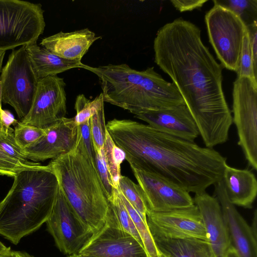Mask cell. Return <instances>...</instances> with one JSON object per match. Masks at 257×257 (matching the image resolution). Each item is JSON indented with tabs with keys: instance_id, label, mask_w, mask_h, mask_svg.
Returning <instances> with one entry per match:
<instances>
[{
	"instance_id": "cell-42",
	"label": "cell",
	"mask_w": 257,
	"mask_h": 257,
	"mask_svg": "<svg viewBox=\"0 0 257 257\" xmlns=\"http://www.w3.org/2000/svg\"><path fill=\"white\" fill-rule=\"evenodd\" d=\"M10 248V247H7L0 241V255Z\"/></svg>"
},
{
	"instance_id": "cell-44",
	"label": "cell",
	"mask_w": 257,
	"mask_h": 257,
	"mask_svg": "<svg viewBox=\"0 0 257 257\" xmlns=\"http://www.w3.org/2000/svg\"><path fill=\"white\" fill-rule=\"evenodd\" d=\"M6 54V51H0V73L1 72V70L2 69V64L4 60V58L5 57V55Z\"/></svg>"
},
{
	"instance_id": "cell-28",
	"label": "cell",
	"mask_w": 257,
	"mask_h": 257,
	"mask_svg": "<svg viewBox=\"0 0 257 257\" xmlns=\"http://www.w3.org/2000/svg\"><path fill=\"white\" fill-rule=\"evenodd\" d=\"M109 200L116 219L121 228L132 235L143 245L133 220L119 197L117 189H114L113 194Z\"/></svg>"
},
{
	"instance_id": "cell-27",
	"label": "cell",
	"mask_w": 257,
	"mask_h": 257,
	"mask_svg": "<svg viewBox=\"0 0 257 257\" xmlns=\"http://www.w3.org/2000/svg\"><path fill=\"white\" fill-rule=\"evenodd\" d=\"M103 107L104 101L101 92L93 100L87 98L83 94L78 95L74 104L76 113L74 118L76 123L78 126L83 123Z\"/></svg>"
},
{
	"instance_id": "cell-19",
	"label": "cell",
	"mask_w": 257,
	"mask_h": 257,
	"mask_svg": "<svg viewBox=\"0 0 257 257\" xmlns=\"http://www.w3.org/2000/svg\"><path fill=\"white\" fill-rule=\"evenodd\" d=\"M100 38L85 28L71 32H60L43 39L40 45L61 58L81 61L92 44Z\"/></svg>"
},
{
	"instance_id": "cell-41",
	"label": "cell",
	"mask_w": 257,
	"mask_h": 257,
	"mask_svg": "<svg viewBox=\"0 0 257 257\" xmlns=\"http://www.w3.org/2000/svg\"><path fill=\"white\" fill-rule=\"evenodd\" d=\"M224 257H239L236 250L230 246L226 252Z\"/></svg>"
},
{
	"instance_id": "cell-23",
	"label": "cell",
	"mask_w": 257,
	"mask_h": 257,
	"mask_svg": "<svg viewBox=\"0 0 257 257\" xmlns=\"http://www.w3.org/2000/svg\"><path fill=\"white\" fill-rule=\"evenodd\" d=\"M117 190L119 197L133 220L148 256L162 257V254L156 246L149 228L146 217L143 216L132 205L122 194L118 189Z\"/></svg>"
},
{
	"instance_id": "cell-45",
	"label": "cell",
	"mask_w": 257,
	"mask_h": 257,
	"mask_svg": "<svg viewBox=\"0 0 257 257\" xmlns=\"http://www.w3.org/2000/svg\"><path fill=\"white\" fill-rule=\"evenodd\" d=\"M68 257H84L78 253L70 255Z\"/></svg>"
},
{
	"instance_id": "cell-38",
	"label": "cell",
	"mask_w": 257,
	"mask_h": 257,
	"mask_svg": "<svg viewBox=\"0 0 257 257\" xmlns=\"http://www.w3.org/2000/svg\"><path fill=\"white\" fill-rule=\"evenodd\" d=\"M2 120L6 127H10L11 125L15 126L18 122L10 111L3 109L2 112Z\"/></svg>"
},
{
	"instance_id": "cell-2",
	"label": "cell",
	"mask_w": 257,
	"mask_h": 257,
	"mask_svg": "<svg viewBox=\"0 0 257 257\" xmlns=\"http://www.w3.org/2000/svg\"><path fill=\"white\" fill-rule=\"evenodd\" d=\"M106 126L130 167L153 173L195 193L205 191L222 179L226 159L213 148L131 119L114 118Z\"/></svg>"
},
{
	"instance_id": "cell-4",
	"label": "cell",
	"mask_w": 257,
	"mask_h": 257,
	"mask_svg": "<svg viewBox=\"0 0 257 257\" xmlns=\"http://www.w3.org/2000/svg\"><path fill=\"white\" fill-rule=\"evenodd\" d=\"M99 79L104 102L135 114L169 108L184 102L176 86L165 80L154 67L143 71L126 64L81 68Z\"/></svg>"
},
{
	"instance_id": "cell-39",
	"label": "cell",
	"mask_w": 257,
	"mask_h": 257,
	"mask_svg": "<svg viewBox=\"0 0 257 257\" xmlns=\"http://www.w3.org/2000/svg\"><path fill=\"white\" fill-rule=\"evenodd\" d=\"M0 257H34L29 253L20 251L12 250L10 248L0 255Z\"/></svg>"
},
{
	"instance_id": "cell-47",
	"label": "cell",
	"mask_w": 257,
	"mask_h": 257,
	"mask_svg": "<svg viewBox=\"0 0 257 257\" xmlns=\"http://www.w3.org/2000/svg\"><path fill=\"white\" fill-rule=\"evenodd\" d=\"M162 255V257H166V256H164V255Z\"/></svg>"
},
{
	"instance_id": "cell-12",
	"label": "cell",
	"mask_w": 257,
	"mask_h": 257,
	"mask_svg": "<svg viewBox=\"0 0 257 257\" xmlns=\"http://www.w3.org/2000/svg\"><path fill=\"white\" fill-rule=\"evenodd\" d=\"M146 218L153 237L197 238L207 241L201 215L195 204L162 212L147 211Z\"/></svg>"
},
{
	"instance_id": "cell-18",
	"label": "cell",
	"mask_w": 257,
	"mask_h": 257,
	"mask_svg": "<svg viewBox=\"0 0 257 257\" xmlns=\"http://www.w3.org/2000/svg\"><path fill=\"white\" fill-rule=\"evenodd\" d=\"M193 200L200 214L212 257H224L230 245L218 200L206 191L195 193Z\"/></svg>"
},
{
	"instance_id": "cell-8",
	"label": "cell",
	"mask_w": 257,
	"mask_h": 257,
	"mask_svg": "<svg viewBox=\"0 0 257 257\" xmlns=\"http://www.w3.org/2000/svg\"><path fill=\"white\" fill-rule=\"evenodd\" d=\"M38 81L25 46L13 51L1 70L2 101L12 106L21 120L30 110Z\"/></svg>"
},
{
	"instance_id": "cell-7",
	"label": "cell",
	"mask_w": 257,
	"mask_h": 257,
	"mask_svg": "<svg viewBox=\"0 0 257 257\" xmlns=\"http://www.w3.org/2000/svg\"><path fill=\"white\" fill-rule=\"evenodd\" d=\"M205 21L209 42L221 66L236 72L246 25L232 11L216 4L206 14Z\"/></svg>"
},
{
	"instance_id": "cell-16",
	"label": "cell",
	"mask_w": 257,
	"mask_h": 257,
	"mask_svg": "<svg viewBox=\"0 0 257 257\" xmlns=\"http://www.w3.org/2000/svg\"><path fill=\"white\" fill-rule=\"evenodd\" d=\"M214 186L215 197L220 205L230 245L239 257H257V239L250 226L228 200L222 180Z\"/></svg>"
},
{
	"instance_id": "cell-37",
	"label": "cell",
	"mask_w": 257,
	"mask_h": 257,
	"mask_svg": "<svg viewBox=\"0 0 257 257\" xmlns=\"http://www.w3.org/2000/svg\"><path fill=\"white\" fill-rule=\"evenodd\" d=\"M207 0H171L172 5L181 12L201 8Z\"/></svg>"
},
{
	"instance_id": "cell-33",
	"label": "cell",
	"mask_w": 257,
	"mask_h": 257,
	"mask_svg": "<svg viewBox=\"0 0 257 257\" xmlns=\"http://www.w3.org/2000/svg\"><path fill=\"white\" fill-rule=\"evenodd\" d=\"M95 160L97 170L107 192L108 199H109L113 194L114 188L106 166L104 150H103L100 153H95Z\"/></svg>"
},
{
	"instance_id": "cell-22",
	"label": "cell",
	"mask_w": 257,
	"mask_h": 257,
	"mask_svg": "<svg viewBox=\"0 0 257 257\" xmlns=\"http://www.w3.org/2000/svg\"><path fill=\"white\" fill-rule=\"evenodd\" d=\"M160 253L166 257H212L207 241L197 238L153 237Z\"/></svg>"
},
{
	"instance_id": "cell-9",
	"label": "cell",
	"mask_w": 257,
	"mask_h": 257,
	"mask_svg": "<svg viewBox=\"0 0 257 257\" xmlns=\"http://www.w3.org/2000/svg\"><path fill=\"white\" fill-rule=\"evenodd\" d=\"M232 122L248 164L257 170V82L237 77L233 82Z\"/></svg>"
},
{
	"instance_id": "cell-14",
	"label": "cell",
	"mask_w": 257,
	"mask_h": 257,
	"mask_svg": "<svg viewBox=\"0 0 257 257\" xmlns=\"http://www.w3.org/2000/svg\"><path fill=\"white\" fill-rule=\"evenodd\" d=\"M65 86L64 79L57 75L39 80L30 110L20 122L45 128L65 117Z\"/></svg>"
},
{
	"instance_id": "cell-13",
	"label": "cell",
	"mask_w": 257,
	"mask_h": 257,
	"mask_svg": "<svg viewBox=\"0 0 257 257\" xmlns=\"http://www.w3.org/2000/svg\"><path fill=\"white\" fill-rule=\"evenodd\" d=\"M147 211L162 212L194 205L189 192L153 173L131 167Z\"/></svg>"
},
{
	"instance_id": "cell-20",
	"label": "cell",
	"mask_w": 257,
	"mask_h": 257,
	"mask_svg": "<svg viewBox=\"0 0 257 257\" xmlns=\"http://www.w3.org/2000/svg\"><path fill=\"white\" fill-rule=\"evenodd\" d=\"M222 180L227 196L232 204L246 208L252 207L257 194V181L251 171L226 164Z\"/></svg>"
},
{
	"instance_id": "cell-35",
	"label": "cell",
	"mask_w": 257,
	"mask_h": 257,
	"mask_svg": "<svg viewBox=\"0 0 257 257\" xmlns=\"http://www.w3.org/2000/svg\"><path fill=\"white\" fill-rule=\"evenodd\" d=\"M249 39L254 75L257 77V22L246 26Z\"/></svg>"
},
{
	"instance_id": "cell-1",
	"label": "cell",
	"mask_w": 257,
	"mask_h": 257,
	"mask_svg": "<svg viewBox=\"0 0 257 257\" xmlns=\"http://www.w3.org/2000/svg\"><path fill=\"white\" fill-rule=\"evenodd\" d=\"M155 62L176 86L206 147L225 143L232 116L222 89V68L203 44L201 30L178 18L154 41Z\"/></svg>"
},
{
	"instance_id": "cell-15",
	"label": "cell",
	"mask_w": 257,
	"mask_h": 257,
	"mask_svg": "<svg viewBox=\"0 0 257 257\" xmlns=\"http://www.w3.org/2000/svg\"><path fill=\"white\" fill-rule=\"evenodd\" d=\"M45 128L46 133L40 139L23 150L28 160H53L68 153L76 145L80 130L74 117H64Z\"/></svg>"
},
{
	"instance_id": "cell-34",
	"label": "cell",
	"mask_w": 257,
	"mask_h": 257,
	"mask_svg": "<svg viewBox=\"0 0 257 257\" xmlns=\"http://www.w3.org/2000/svg\"><path fill=\"white\" fill-rule=\"evenodd\" d=\"M28 167L14 160L0 149V175L14 177L21 170Z\"/></svg>"
},
{
	"instance_id": "cell-25",
	"label": "cell",
	"mask_w": 257,
	"mask_h": 257,
	"mask_svg": "<svg viewBox=\"0 0 257 257\" xmlns=\"http://www.w3.org/2000/svg\"><path fill=\"white\" fill-rule=\"evenodd\" d=\"M213 2L232 11L246 26L256 22V0H213Z\"/></svg>"
},
{
	"instance_id": "cell-36",
	"label": "cell",
	"mask_w": 257,
	"mask_h": 257,
	"mask_svg": "<svg viewBox=\"0 0 257 257\" xmlns=\"http://www.w3.org/2000/svg\"><path fill=\"white\" fill-rule=\"evenodd\" d=\"M90 119L79 125V127L81 136L85 147L90 156L95 160V154L91 132Z\"/></svg>"
},
{
	"instance_id": "cell-10",
	"label": "cell",
	"mask_w": 257,
	"mask_h": 257,
	"mask_svg": "<svg viewBox=\"0 0 257 257\" xmlns=\"http://www.w3.org/2000/svg\"><path fill=\"white\" fill-rule=\"evenodd\" d=\"M78 254L92 257H148L143 245L121 228L110 204L105 224L92 234Z\"/></svg>"
},
{
	"instance_id": "cell-3",
	"label": "cell",
	"mask_w": 257,
	"mask_h": 257,
	"mask_svg": "<svg viewBox=\"0 0 257 257\" xmlns=\"http://www.w3.org/2000/svg\"><path fill=\"white\" fill-rule=\"evenodd\" d=\"M59 190L57 176L48 165L19 171L0 202V235L17 245L38 229L49 218Z\"/></svg>"
},
{
	"instance_id": "cell-30",
	"label": "cell",
	"mask_w": 257,
	"mask_h": 257,
	"mask_svg": "<svg viewBox=\"0 0 257 257\" xmlns=\"http://www.w3.org/2000/svg\"><path fill=\"white\" fill-rule=\"evenodd\" d=\"M46 133L45 128H40L20 121L15 125L14 136L18 145L24 150L30 146Z\"/></svg>"
},
{
	"instance_id": "cell-17",
	"label": "cell",
	"mask_w": 257,
	"mask_h": 257,
	"mask_svg": "<svg viewBox=\"0 0 257 257\" xmlns=\"http://www.w3.org/2000/svg\"><path fill=\"white\" fill-rule=\"evenodd\" d=\"M135 117L159 131L188 141L194 142L199 135L194 119L185 102Z\"/></svg>"
},
{
	"instance_id": "cell-46",
	"label": "cell",
	"mask_w": 257,
	"mask_h": 257,
	"mask_svg": "<svg viewBox=\"0 0 257 257\" xmlns=\"http://www.w3.org/2000/svg\"><path fill=\"white\" fill-rule=\"evenodd\" d=\"M84 257H92V256H83Z\"/></svg>"
},
{
	"instance_id": "cell-6",
	"label": "cell",
	"mask_w": 257,
	"mask_h": 257,
	"mask_svg": "<svg viewBox=\"0 0 257 257\" xmlns=\"http://www.w3.org/2000/svg\"><path fill=\"white\" fill-rule=\"evenodd\" d=\"M41 5L0 0V51L37 42L45 22Z\"/></svg>"
},
{
	"instance_id": "cell-31",
	"label": "cell",
	"mask_w": 257,
	"mask_h": 257,
	"mask_svg": "<svg viewBox=\"0 0 257 257\" xmlns=\"http://www.w3.org/2000/svg\"><path fill=\"white\" fill-rule=\"evenodd\" d=\"M91 132L95 153H100L104 148L107 129L104 107L99 110L90 119Z\"/></svg>"
},
{
	"instance_id": "cell-11",
	"label": "cell",
	"mask_w": 257,
	"mask_h": 257,
	"mask_svg": "<svg viewBox=\"0 0 257 257\" xmlns=\"http://www.w3.org/2000/svg\"><path fill=\"white\" fill-rule=\"evenodd\" d=\"M46 223L56 245L66 254L78 253L92 234L70 205L60 186L51 213Z\"/></svg>"
},
{
	"instance_id": "cell-5",
	"label": "cell",
	"mask_w": 257,
	"mask_h": 257,
	"mask_svg": "<svg viewBox=\"0 0 257 257\" xmlns=\"http://www.w3.org/2000/svg\"><path fill=\"white\" fill-rule=\"evenodd\" d=\"M48 165L55 173L60 189L81 220L92 234L99 230L107 220L110 201L95 161L88 153L80 132L74 148L53 159Z\"/></svg>"
},
{
	"instance_id": "cell-43",
	"label": "cell",
	"mask_w": 257,
	"mask_h": 257,
	"mask_svg": "<svg viewBox=\"0 0 257 257\" xmlns=\"http://www.w3.org/2000/svg\"><path fill=\"white\" fill-rule=\"evenodd\" d=\"M3 109L2 108V101L0 100V132L3 131L5 129V126L4 125L2 120V112Z\"/></svg>"
},
{
	"instance_id": "cell-40",
	"label": "cell",
	"mask_w": 257,
	"mask_h": 257,
	"mask_svg": "<svg viewBox=\"0 0 257 257\" xmlns=\"http://www.w3.org/2000/svg\"><path fill=\"white\" fill-rule=\"evenodd\" d=\"M256 220H257V212L256 210L254 211V215L252 219L251 226H250L252 232L255 238H256L257 234H256Z\"/></svg>"
},
{
	"instance_id": "cell-26",
	"label": "cell",
	"mask_w": 257,
	"mask_h": 257,
	"mask_svg": "<svg viewBox=\"0 0 257 257\" xmlns=\"http://www.w3.org/2000/svg\"><path fill=\"white\" fill-rule=\"evenodd\" d=\"M0 149L12 158L28 167L35 168L41 165L39 163H34L26 158L23 150L16 143L14 130L11 127L5 126V129L0 132Z\"/></svg>"
},
{
	"instance_id": "cell-32",
	"label": "cell",
	"mask_w": 257,
	"mask_h": 257,
	"mask_svg": "<svg viewBox=\"0 0 257 257\" xmlns=\"http://www.w3.org/2000/svg\"><path fill=\"white\" fill-rule=\"evenodd\" d=\"M236 72L237 77H248L257 82V77L255 76L253 71L249 39L247 30L244 35L239 66Z\"/></svg>"
},
{
	"instance_id": "cell-29",
	"label": "cell",
	"mask_w": 257,
	"mask_h": 257,
	"mask_svg": "<svg viewBox=\"0 0 257 257\" xmlns=\"http://www.w3.org/2000/svg\"><path fill=\"white\" fill-rule=\"evenodd\" d=\"M117 189L136 210L143 216L146 217L147 209L137 184L128 177L121 175Z\"/></svg>"
},
{
	"instance_id": "cell-21",
	"label": "cell",
	"mask_w": 257,
	"mask_h": 257,
	"mask_svg": "<svg viewBox=\"0 0 257 257\" xmlns=\"http://www.w3.org/2000/svg\"><path fill=\"white\" fill-rule=\"evenodd\" d=\"M30 62L37 79L57 75L68 70L81 68L80 61L61 58L33 42L25 45Z\"/></svg>"
},
{
	"instance_id": "cell-24",
	"label": "cell",
	"mask_w": 257,
	"mask_h": 257,
	"mask_svg": "<svg viewBox=\"0 0 257 257\" xmlns=\"http://www.w3.org/2000/svg\"><path fill=\"white\" fill-rule=\"evenodd\" d=\"M105 160L114 189H117L121 176L120 165L125 159L122 150L114 143L107 131L104 145Z\"/></svg>"
}]
</instances>
